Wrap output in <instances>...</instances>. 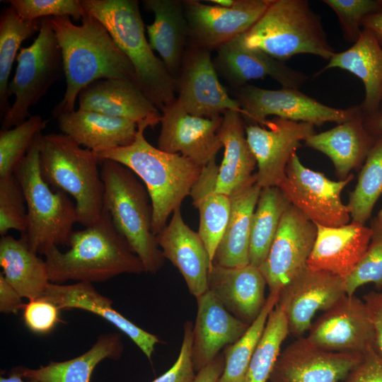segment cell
Returning <instances> with one entry per match:
<instances>
[{
  "label": "cell",
  "instance_id": "33",
  "mask_svg": "<svg viewBox=\"0 0 382 382\" xmlns=\"http://www.w3.org/2000/svg\"><path fill=\"white\" fill-rule=\"evenodd\" d=\"M261 189L254 183L230 195V216L213 264L226 267L250 264L251 222Z\"/></svg>",
  "mask_w": 382,
  "mask_h": 382
},
{
  "label": "cell",
  "instance_id": "43",
  "mask_svg": "<svg viewBox=\"0 0 382 382\" xmlns=\"http://www.w3.org/2000/svg\"><path fill=\"white\" fill-rule=\"evenodd\" d=\"M3 2L13 6L23 21L57 16H69L74 21H81L86 14L81 0H8Z\"/></svg>",
  "mask_w": 382,
  "mask_h": 382
},
{
  "label": "cell",
  "instance_id": "2",
  "mask_svg": "<svg viewBox=\"0 0 382 382\" xmlns=\"http://www.w3.org/2000/svg\"><path fill=\"white\" fill-rule=\"evenodd\" d=\"M69 249L54 247L45 255L50 282H103L119 274L146 272L140 259L116 230L108 213L83 230L73 231Z\"/></svg>",
  "mask_w": 382,
  "mask_h": 382
},
{
  "label": "cell",
  "instance_id": "37",
  "mask_svg": "<svg viewBox=\"0 0 382 382\" xmlns=\"http://www.w3.org/2000/svg\"><path fill=\"white\" fill-rule=\"evenodd\" d=\"M41 19L23 21L13 6L5 8L0 16V115L1 119L11 108L8 93V79L13 62L22 42L38 33Z\"/></svg>",
  "mask_w": 382,
  "mask_h": 382
},
{
  "label": "cell",
  "instance_id": "3",
  "mask_svg": "<svg viewBox=\"0 0 382 382\" xmlns=\"http://www.w3.org/2000/svg\"><path fill=\"white\" fill-rule=\"evenodd\" d=\"M148 127L139 125L129 145L94 154L99 162L106 159L117 161L141 179L151 199V228L156 236L167 225L170 215L190 195L202 167L180 154L167 153L152 146L144 137Z\"/></svg>",
  "mask_w": 382,
  "mask_h": 382
},
{
  "label": "cell",
  "instance_id": "12",
  "mask_svg": "<svg viewBox=\"0 0 382 382\" xmlns=\"http://www.w3.org/2000/svg\"><path fill=\"white\" fill-rule=\"evenodd\" d=\"M209 50L189 42L175 79V101L190 115L213 118L243 111L219 79Z\"/></svg>",
  "mask_w": 382,
  "mask_h": 382
},
{
  "label": "cell",
  "instance_id": "1",
  "mask_svg": "<svg viewBox=\"0 0 382 382\" xmlns=\"http://www.w3.org/2000/svg\"><path fill=\"white\" fill-rule=\"evenodd\" d=\"M61 49L66 88L52 111L56 117L75 110L79 93L100 79H127L134 82V68L105 26L86 12L81 25L69 16L49 18Z\"/></svg>",
  "mask_w": 382,
  "mask_h": 382
},
{
  "label": "cell",
  "instance_id": "39",
  "mask_svg": "<svg viewBox=\"0 0 382 382\" xmlns=\"http://www.w3.org/2000/svg\"><path fill=\"white\" fill-rule=\"evenodd\" d=\"M279 294H270L258 316L245 333L224 351V369L218 382H243L246 372L262 337L270 313L275 307Z\"/></svg>",
  "mask_w": 382,
  "mask_h": 382
},
{
  "label": "cell",
  "instance_id": "4",
  "mask_svg": "<svg viewBox=\"0 0 382 382\" xmlns=\"http://www.w3.org/2000/svg\"><path fill=\"white\" fill-rule=\"evenodd\" d=\"M107 29L134 70V83L162 110L176 100L175 79L151 49L137 0H81Z\"/></svg>",
  "mask_w": 382,
  "mask_h": 382
},
{
  "label": "cell",
  "instance_id": "15",
  "mask_svg": "<svg viewBox=\"0 0 382 382\" xmlns=\"http://www.w3.org/2000/svg\"><path fill=\"white\" fill-rule=\"evenodd\" d=\"M314 133L311 124L279 117L268 120L265 127L245 125L247 141L257 166L256 183L261 188L279 187L291 156Z\"/></svg>",
  "mask_w": 382,
  "mask_h": 382
},
{
  "label": "cell",
  "instance_id": "14",
  "mask_svg": "<svg viewBox=\"0 0 382 382\" xmlns=\"http://www.w3.org/2000/svg\"><path fill=\"white\" fill-rule=\"evenodd\" d=\"M316 236V224L290 204L282 217L265 260L258 267L270 294L279 293L307 267Z\"/></svg>",
  "mask_w": 382,
  "mask_h": 382
},
{
  "label": "cell",
  "instance_id": "6",
  "mask_svg": "<svg viewBox=\"0 0 382 382\" xmlns=\"http://www.w3.org/2000/svg\"><path fill=\"white\" fill-rule=\"evenodd\" d=\"M238 37L246 47L284 62L301 54L329 60L335 53L320 16L307 0H272L257 21Z\"/></svg>",
  "mask_w": 382,
  "mask_h": 382
},
{
  "label": "cell",
  "instance_id": "17",
  "mask_svg": "<svg viewBox=\"0 0 382 382\" xmlns=\"http://www.w3.org/2000/svg\"><path fill=\"white\" fill-rule=\"evenodd\" d=\"M306 338L332 352L364 354L374 349L375 333L364 300L345 294L311 324Z\"/></svg>",
  "mask_w": 382,
  "mask_h": 382
},
{
  "label": "cell",
  "instance_id": "20",
  "mask_svg": "<svg viewBox=\"0 0 382 382\" xmlns=\"http://www.w3.org/2000/svg\"><path fill=\"white\" fill-rule=\"evenodd\" d=\"M213 62L218 74L234 89L251 80L266 77L272 78L282 88L297 89L308 80L307 75L284 62L246 47L238 37L219 47Z\"/></svg>",
  "mask_w": 382,
  "mask_h": 382
},
{
  "label": "cell",
  "instance_id": "56",
  "mask_svg": "<svg viewBox=\"0 0 382 382\" xmlns=\"http://www.w3.org/2000/svg\"><path fill=\"white\" fill-rule=\"evenodd\" d=\"M208 1L221 7H231L234 4L236 0H210Z\"/></svg>",
  "mask_w": 382,
  "mask_h": 382
},
{
  "label": "cell",
  "instance_id": "41",
  "mask_svg": "<svg viewBox=\"0 0 382 382\" xmlns=\"http://www.w3.org/2000/svg\"><path fill=\"white\" fill-rule=\"evenodd\" d=\"M45 124L41 116L35 115L11 129L1 130L0 178L14 173Z\"/></svg>",
  "mask_w": 382,
  "mask_h": 382
},
{
  "label": "cell",
  "instance_id": "21",
  "mask_svg": "<svg viewBox=\"0 0 382 382\" xmlns=\"http://www.w3.org/2000/svg\"><path fill=\"white\" fill-rule=\"evenodd\" d=\"M156 236L165 259L178 268L190 293L197 298L207 291L212 263L198 233L184 221L180 207Z\"/></svg>",
  "mask_w": 382,
  "mask_h": 382
},
{
  "label": "cell",
  "instance_id": "25",
  "mask_svg": "<svg viewBox=\"0 0 382 382\" xmlns=\"http://www.w3.org/2000/svg\"><path fill=\"white\" fill-rule=\"evenodd\" d=\"M196 299L192 359L197 372L212 362L223 347L236 342L250 325L230 313L209 290Z\"/></svg>",
  "mask_w": 382,
  "mask_h": 382
},
{
  "label": "cell",
  "instance_id": "49",
  "mask_svg": "<svg viewBox=\"0 0 382 382\" xmlns=\"http://www.w3.org/2000/svg\"><path fill=\"white\" fill-rule=\"evenodd\" d=\"M375 333V351L382 357V291H371L364 296Z\"/></svg>",
  "mask_w": 382,
  "mask_h": 382
},
{
  "label": "cell",
  "instance_id": "16",
  "mask_svg": "<svg viewBox=\"0 0 382 382\" xmlns=\"http://www.w3.org/2000/svg\"><path fill=\"white\" fill-rule=\"evenodd\" d=\"M346 294L344 279L308 266L285 284L277 302L283 311L292 336L309 330L318 311H325Z\"/></svg>",
  "mask_w": 382,
  "mask_h": 382
},
{
  "label": "cell",
  "instance_id": "44",
  "mask_svg": "<svg viewBox=\"0 0 382 382\" xmlns=\"http://www.w3.org/2000/svg\"><path fill=\"white\" fill-rule=\"evenodd\" d=\"M336 14L344 39L355 42L364 18L382 9V0H323Z\"/></svg>",
  "mask_w": 382,
  "mask_h": 382
},
{
  "label": "cell",
  "instance_id": "29",
  "mask_svg": "<svg viewBox=\"0 0 382 382\" xmlns=\"http://www.w3.org/2000/svg\"><path fill=\"white\" fill-rule=\"evenodd\" d=\"M56 118L63 134L93 153L128 146L137 132L134 122L90 110L78 109Z\"/></svg>",
  "mask_w": 382,
  "mask_h": 382
},
{
  "label": "cell",
  "instance_id": "11",
  "mask_svg": "<svg viewBox=\"0 0 382 382\" xmlns=\"http://www.w3.org/2000/svg\"><path fill=\"white\" fill-rule=\"evenodd\" d=\"M285 178L279 187L290 204L307 219L327 227H339L349 223L350 214L341 193L354 175L334 181L323 173L304 166L294 153L286 168Z\"/></svg>",
  "mask_w": 382,
  "mask_h": 382
},
{
  "label": "cell",
  "instance_id": "34",
  "mask_svg": "<svg viewBox=\"0 0 382 382\" xmlns=\"http://www.w3.org/2000/svg\"><path fill=\"white\" fill-rule=\"evenodd\" d=\"M123 344L120 334L100 335L85 353L63 361H50L37 369L16 367L23 378L37 382H89L96 366L106 359L117 360L122 356Z\"/></svg>",
  "mask_w": 382,
  "mask_h": 382
},
{
  "label": "cell",
  "instance_id": "13",
  "mask_svg": "<svg viewBox=\"0 0 382 382\" xmlns=\"http://www.w3.org/2000/svg\"><path fill=\"white\" fill-rule=\"evenodd\" d=\"M272 0H236L231 7L183 0L190 40L213 51L246 33L265 13Z\"/></svg>",
  "mask_w": 382,
  "mask_h": 382
},
{
  "label": "cell",
  "instance_id": "18",
  "mask_svg": "<svg viewBox=\"0 0 382 382\" xmlns=\"http://www.w3.org/2000/svg\"><path fill=\"white\" fill-rule=\"evenodd\" d=\"M362 357L328 351L300 337L280 352L268 382H341Z\"/></svg>",
  "mask_w": 382,
  "mask_h": 382
},
{
  "label": "cell",
  "instance_id": "8",
  "mask_svg": "<svg viewBox=\"0 0 382 382\" xmlns=\"http://www.w3.org/2000/svg\"><path fill=\"white\" fill-rule=\"evenodd\" d=\"M35 137L14 174L24 192L28 212V229L21 238L36 254L45 255L58 245L69 247L74 223L76 207L67 194L52 191L44 180L40 166V142Z\"/></svg>",
  "mask_w": 382,
  "mask_h": 382
},
{
  "label": "cell",
  "instance_id": "52",
  "mask_svg": "<svg viewBox=\"0 0 382 382\" xmlns=\"http://www.w3.org/2000/svg\"><path fill=\"white\" fill-rule=\"evenodd\" d=\"M361 25L364 29L371 31L382 46V9L366 16Z\"/></svg>",
  "mask_w": 382,
  "mask_h": 382
},
{
  "label": "cell",
  "instance_id": "55",
  "mask_svg": "<svg viewBox=\"0 0 382 382\" xmlns=\"http://www.w3.org/2000/svg\"><path fill=\"white\" fill-rule=\"evenodd\" d=\"M370 227L373 231V235L382 233V208L373 220Z\"/></svg>",
  "mask_w": 382,
  "mask_h": 382
},
{
  "label": "cell",
  "instance_id": "35",
  "mask_svg": "<svg viewBox=\"0 0 382 382\" xmlns=\"http://www.w3.org/2000/svg\"><path fill=\"white\" fill-rule=\"evenodd\" d=\"M0 265L6 280L29 301L42 297L50 283L45 260L33 252L22 238L1 237Z\"/></svg>",
  "mask_w": 382,
  "mask_h": 382
},
{
  "label": "cell",
  "instance_id": "32",
  "mask_svg": "<svg viewBox=\"0 0 382 382\" xmlns=\"http://www.w3.org/2000/svg\"><path fill=\"white\" fill-rule=\"evenodd\" d=\"M218 169L216 158L202 167L190 193L192 204L199 214L197 233L212 264L216 250L228 222L231 204L230 196L216 190Z\"/></svg>",
  "mask_w": 382,
  "mask_h": 382
},
{
  "label": "cell",
  "instance_id": "38",
  "mask_svg": "<svg viewBox=\"0 0 382 382\" xmlns=\"http://www.w3.org/2000/svg\"><path fill=\"white\" fill-rule=\"evenodd\" d=\"M382 195V134L376 138L347 204L352 221L366 224Z\"/></svg>",
  "mask_w": 382,
  "mask_h": 382
},
{
  "label": "cell",
  "instance_id": "53",
  "mask_svg": "<svg viewBox=\"0 0 382 382\" xmlns=\"http://www.w3.org/2000/svg\"><path fill=\"white\" fill-rule=\"evenodd\" d=\"M364 125L367 131L375 138L382 134V108L373 115L364 117Z\"/></svg>",
  "mask_w": 382,
  "mask_h": 382
},
{
  "label": "cell",
  "instance_id": "50",
  "mask_svg": "<svg viewBox=\"0 0 382 382\" xmlns=\"http://www.w3.org/2000/svg\"><path fill=\"white\" fill-rule=\"evenodd\" d=\"M22 296L6 280L2 274H0V312L3 313H15L23 309L24 303Z\"/></svg>",
  "mask_w": 382,
  "mask_h": 382
},
{
  "label": "cell",
  "instance_id": "10",
  "mask_svg": "<svg viewBox=\"0 0 382 382\" xmlns=\"http://www.w3.org/2000/svg\"><path fill=\"white\" fill-rule=\"evenodd\" d=\"M235 93L244 121L262 127L266 126L267 117L270 115L317 127L326 122L340 124L352 117L359 106L332 108L292 88L269 90L248 83L235 89Z\"/></svg>",
  "mask_w": 382,
  "mask_h": 382
},
{
  "label": "cell",
  "instance_id": "7",
  "mask_svg": "<svg viewBox=\"0 0 382 382\" xmlns=\"http://www.w3.org/2000/svg\"><path fill=\"white\" fill-rule=\"evenodd\" d=\"M99 163L92 151L64 134L40 137L41 175L53 189L74 197L77 222L85 227L96 223L103 213L104 185Z\"/></svg>",
  "mask_w": 382,
  "mask_h": 382
},
{
  "label": "cell",
  "instance_id": "45",
  "mask_svg": "<svg viewBox=\"0 0 382 382\" xmlns=\"http://www.w3.org/2000/svg\"><path fill=\"white\" fill-rule=\"evenodd\" d=\"M344 281L348 295H353L361 286L369 283L382 289V233L373 235L365 254Z\"/></svg>",
  "mask_w": 382,
  "mask_h": 382
},
{
  "label": "cell",
  "instance_id": "47",
  "mask_svg": "<svg viewBox=\"0 0 382 382\" xmlns=\"http://www.w3.org/2000/svg\"><path fill=\"white\" fill-rule=\"evenodd\" d=\"M193 325L184 324V334L180 353L175 364L164 374L152 382H193L195 378L192 359Z\"/></svg>",
  "mask_w": 382,
  "mask_h": 382
},
{
  "label": "cell",
  "instance_id": "28",
  "mask_svg": "<svg viewBox=\"0 0 382 382\" xmlns=\"http://www.w3.org/2000/svg\"><path fill=\"white\" fill-rule=\"evenodd\" d=\"M218 135L224 151L216 190L230 196L256 183L253 171L257 163L247 141L245 121L239 112L228 110L223 114Z\"/></svg>",
  "mask_w": 382,
  "mask_h": 382
},
{
  "label": "cell",
  "instance_id": "23",
  "mask_svg": "<svg viewBox=\"0 0 382 382\" xmlns=\"http://www.w3.org/2000/svg\"><path fill=\"white\" fill-rule=\"evenodd\" d=\"M316 226L317 236L307 266L345 279L367 250L372 229L354 221L339 227Z\"/></svg>",
  "mask_w": 382,
  "mask_h": 382
},
{
  "label": "cell",
  "instance_id": "27",
  "mask_svg": "<svg viewBox=\"0 0 382 382\" xmlns=\"http://www.w3.org/2000/svg\"><path fill=\"white\" fill-rule=\"evenodd\" d=\"M375 140L366 129L359 105L349 119L330 129L314 133L304 142L326 155L334 165L337 177L342 180L363 164Z\"/></svg>",
  "mask_w": 382,
  "mask_h": 382
},
{
  "label": "cell",
  "instance_id": "46",
  "mask_svg": "<svg viewBox=\"0 0 382 382\" xmlns=\"http://www.w3.org/2000/svg\"><path fill=\"white\" fill-rule=\"evenodd\" d=\"M23 311L25 326L35 334H47L62 322L59 317L60 309L42 297L29 301Z\"/></svg>",
  "mask_w": 382,
  "mask_h": 382
},
{
  "label": "cell",
  "instance_id": "19",
  "mask_svg": "<svg viewBox=\"0 0 382 382\" xmlns=\"http://www.w3.org/2000/svg\"><path fill=\"white\" fill-rule=\"evenodd\" d=\"M158 149L180 154L204 167L223 147L218 131L222 117L195 116L187 112L175 100L162 110Z\"/></svg>",
  "mask_w": 382,
  "mask_h": 382
},
{
  "label": "cell",
  "instance_id": "51",
  "mask_svg": "<svg viewBox=\"0 0 382 382\" xmlns=\"http://www.w3.org/2000/svg\"><path fill=\"white\" fill-rule=\"evenodd\" d=\"M224 369V356L219 354L212 362L197 372L193 382H218Z\"/></svg>",
  "mask_w": 382,
  "mask_h": 382
},
{
  "label": "cell",
  "instance_id": "48",
  "mask_svg": "<svg viewBox=\"0 0 382 382\" xmlns=\"http://www.w3.org/2000/svg\"><path fill=\"white\" fill-rule=\"evenodd\" d=\"M341 382H382V357L369 349Z\"/></svg>",
  "mask_w": 382,
  "mask_h": 382
},
{
  "label": "cell",
  "instance_id": "36",
  "mask_svg": "<svg viewBox=\"0 0 382 382\" xmlns=\"http://www.w3.org/2000/svg\"><path fill=\"white\" fill-rule=\"evenodd\" d=\"M290 204L279 187L261 189L251 222L250 265L259 267L265 260L282 217Z\"/></svg>",
  "mask_w": 382,
  "mask_h": 382
},
{
  "label": "cell",
  "instance_id": "26",
  "mask_svg": "<svg viewBox=\"0 0 382 382\" xmlns=\"http://www.w3.org/2000/svg\"><path fill=\"white\" fill-rule=\"evenodd\" d=\"M266 285L259 268L250 264L238 267L212 264L209 269L208 290L230 313L248 325L265 303Z\"/></svg>",
  "mask_w": 382,
  "mask_h": 382
},
{
  "label": "cell",
  "instance_id": "22",
  "mask_svg": "<svg viewBox=\"0 0 382 382\" xmlns=\"http://www.w3.org/2000/svg\"><path fill=\"white\" fill-rule=\"evenodd\" d=\"M79 109L124 118L154 127L161 122L158 108L130 80L100 79L79 94Z\"/></svg>",
  "mask_w": 382,
  "mask_h": 382
},
{
  "label": "cell",
  "instance_id": "24",
  "mask_svg": "<svg viewBox=\"0 0 382 382\" xmlns=\"http://www.w3.org/2000/svg\"><path fill=\"white\" fill-rule=\"evenodd\" d=\"M42 297L60 310L77 308L99 316L127 335L150 361L156 345L161 342L156 335L141 329L117 312L112 307V300L98 293L92 283L50 282Z\"/></svg>",
  "mask_w": 382,
  "mask_h": 382
},
{
  "label": "cell",
  "instance_id": "42",
  "mask_svg": "<svg viewBox=\"0 0 382 382\" xmlns=\"http://www.w3.org/2000/svg\"><path fill=\"white\" fill-rule=\"evenodd\" d=\"M23 235L28 229V212L23 188L15 175L0 178V235L10 230Z\"/></svg>",
  "mask_w": 382,
  "mask_h": 382
},
{
  "label": "cell",
  "instance_id": "54",
  "mask_svg": "<svg viewBox=\"0 0 382 382\" xmlns=\"http://www.w3.org/2000/svg\"><path fill=\"white\" fill-rule=\"evenodd\" d=\"M23 378L21 376L16 367H15L11 370L9 375L7 377L1 376L0 382H37L34 380L25 381Z\"/></svg>",
  "mask_w": 382,
  "mask_h": 382
},
{
  "label": "cell",
  "instance_id": "30",
  "mask_svg": "<svg viewBox=\"0 0 382 382\" xmlns=\"http://www.w3.org/2000/svg\"><path fill=\"white\" fill-rule=\"evenodd\" d=\"M142 4L154 16V22L146 25L150 47L159 54L168 72L176 79L190 40L183 2L144 0Z\"/></svg>",
  "mask_w": 382,
  "mask_h": 382
},
{
  "label": "cell",
  "instance_id": "9",
  "mask_svg": "<svg viewBox=\"0 0 382 382\" xmlns=\"http://www.w3.org/2000/svg\"><path fill=\"white\" fill-rule=\"evenodd\" d=\"M16 60V73L8 89L15 100L1 119V130L28 120L29 109L64 74L61 49L49 18L41 19L37 37L30 46L20 50Z\"/></svg>",
  "mask_w": 382,
  "mask_h": 382
},
{
  "label": "cell",
  "instance_id": "5",
  "mask_svg": "<svg viewBox=\"0 0 382 382\" xmlns=\"http://www.w3.org/2000/svg\"><path fill=\"white\" fill-rule=\"evenodd\" d=\"M100 163L104 185L103 209L140 259L145 272L157 273L165 257L152 231L153 208L145 185L125 166L107 159Z\"/></svg>",
  "mask_w": 382,
  "mask_h": 382
},
{
  "label": "cell",
  "instance_id": "40",
  "mask_svg": "<svg viewBox=\"0 0 382 382\" xmlns=\"http://www.w3.org/2000/svg\"><path fill=\"white\" fill-rule=\"evenodd\" d=\"M288 335L289 332L285 316L276 305L269 315L243 382H268L281 352V345Z\"/></svg>",
  "mask_w": 382,
  "mask_h": 382
},
{
  "label": "cell",
  "instance_id": "31",
  "mask_svg": "<svg viewBox=\"0 0 382 382\" xmlns=\"http://www.w3.org/2000/svg\"><path fill=\"white\" fill-rule=\"evenodd\" d=\"M332 68L346 70L362 81L365 98L360 105L361 110L364 117L374 114L382 103V46L374 33L363 28L359 38L349 49L335 52L314 76Z\"/></svg>",
  "mask_w": 382,
  "mask_h": 382
}]
</instances>
